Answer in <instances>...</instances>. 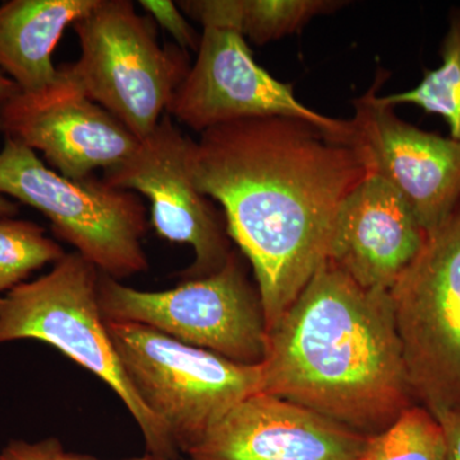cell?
Returning a JSON list of instances; mask_svg holds the SVG:
<instances>
[{
	"label": "cell",
	"mask_w": 460,
	"mask_h": 460,
	"mask_svg": "<svg viewBox=\"0 0 460 460\" xmlns=\"http://www.w3.org/2000/svg\"><path fill=\"white\" fill-rule=\"evenodd\" d=\"M18 211H20L18 202L0 193V219H3V217H14Z\"/></svg>",
	"instance_id": "24"
},
{
	"label": "cell",
	"mask_w": 460,
	"mask_h": 460,
	"mask_svg": "<svg viewBox=\"0 0 460 460\" xmlns=\"http://www.w3.org/2000/svg\"><path fill=\"white\" fill-rule=\"evenodd\" d=\"M189 141L172 118L163 115L156 128L123 163L105 171L102 180L114 189L147 198L157 235L192 248L195 259L183 274L190 280L219 271L232 251L210 199L196 189L190 178Z\"/></svg>",
	"instance_id": "10"
},
{
	"label": "cell",
	"mask_w": 460,
	"mask_h": 460,
	"mask_svg": "<svg viewBox=\"0 0 460 460\" xmlns=\"http://www.w3.org/2000/svg\"><path fill=\"white\" fill-rule=\"evenodd\" d=\"M60 74L50 87L38 93L18 91L0 104V133L40 151L68 180H84L95 169L119 165L140 140L87 98L62 69Z\"/></svg>",
	"instance_id": "12"
},
{
	"label": "cell",
	"mask_w": 460,
	"mask_h": 460,
	"mask_svg": "<svg viewBox=\"0 0 460 460\" xmlns=\"http://www.w3.org/2000/svg\"><path fill=\"white\" fill-rule=\"evenodd\" d=\"M387 75L378 69L371 89L354 99V145L362 148L371 172L394 187L429 233L460 204V142L423 131L383 104L378 91Z\"/></svg>",
	"instance_id": "11"
},
{
	"label": "cell",
	"mask_w": 460,
	"mask_h": 460,
	"mask_svg": "<svg viewBox=\"0 0 460 460\" xmlns=\"http://www.w3.org/2000/svg\"><path fill=\"white\" fill-rule=\"evenodd\" d=\"M136 394L187 453L217 420L261 392V366L229 361L133 323L107 321Z\"/></svg>",
	"instance_id": "5"
},
{
	"label": "cell",
	"mask_w": 460,
	"mask_h": 460,
	"mask_svg": "<svg viewBox=\"0 0 460 460\" xmlns=\"http://www.w3.org/2000/svg\"><path fill=\"white\" fill-rule=\"evenodd\" d=\"M0 193L40 211L57 237L71 243L102 274L122 279L147 270L142 247L146 210L135 192L114 189L93 175L68 180L45 165L31 148L4 138Z\"/></svg>",
	"instance_id": "6"
},
{
	"label": "cell",
	"mask_w": 460,
	"mask_h": 460,
	"mask_svg": "<svg viewBox=\"0 0 460 460\" xmlns=\"http://www.w3.org/2000/svg\"><path fill=\"white\" fill-rule=\"evenodd\" d=\"M261 392L372 438L419 404L389 292L326 260L268 332Z\"/></svg>",
	"instance_id": "2"
},
{
	"label": "cell",
	"mask_w": 460,
	"mask_h": 460,
	"mask_svg": "<svg viewBox=\"0 0 460 460\" xmlns=\"http://www.w3.org/2000/svg\"><path fill=\"white\" fill-rule=\"evenodd\" d=\"M440 57V66L425 69L413 89L380 96V102L394 108L416 105L426 113L440 115L449 127V137L460 142V7L452 8L447 17Z\"/></svg>",
	"instance_id": "17"
},
{
	"label": "cell",
	"mask_w": 460,
	"mask_h": 460,
	"mask_svg": "<svg viewBox=\"0 0 460 460\" xmlns=\"http://www.w3.org/2000/svg\"><path fill=\"white\" fill-rule=\"evenodd\" d=\"M98 0H9L0 4V71L21 93H38L59 80L53 51L66 27Z\"/></svg>",
	"instance_id": "15"
},
{
	"label": "cell",
	"mask_w": 460,
	"mask_h": 460,
	"mask_svg": "<svg viewBox=\"0 0 460 460\" xmlns=\"http://www.w3.org/2000/svg\"><path fill=\"white\" fill-rule=\"evenodd\" d=\"M99 302L104 320L141 323L241 365L265 359L261 299L234 252L219 271L162 292L135 289L100 272Z\"/></svg>",
	"instance_id": "7"
},
{
	"label": "cell",
	"mask_w": 460,
	"mask_h": 460,
	"mask_svg": "<svg viewBox=\"0 0 460 460\" xmlns=\"http://www.w3.org/2000/svg\"><path fill=\"white\" fill-rule=\"evenodd\" d=\"M187 166L252 266L269 332L328 260L339 208L371 172L367 157L302 120L263 117L190 138Z\"/></svg>",
	"instance_id": "1"
},
{
	"label": "cell",
	"mask_w": 460,
	"mask_h": 460,
	"mask_svg": "<svg viewBox=\"0 0 460 460\" xmlns=\"http://www.w3.org/2000/svg\"><path fill=\"white\" fill-rule=\"evenodd\" d=\"M138 3L151 20L154 18L157 25L171 33L181 49L199 50L201 35L190 26L175 3L171 0H140Z\"/></svg>",
	"instance_id": "20"
},
{
	"label": "cell",
	"mask_w": 460,
	"mask_h": 460,
	"mask_svg": "<svg viewBox=\"0 0 460 460\" xmlns=\"http://www.w3.org/2000/svg\"><path fill=\"white\" fill-rule=\"evenodd\" d=\"M432 414L443 429L445 460H460V411H440Z\"/></svg>",
	"instance_id": "22"
},
{
	"label": "cell",
	"mask_w": 460,
	"mask_h": 460,
	"mask_svg": "<svg viewBox=\"0 0 460 460\" xmlns=\"http://www.w3.org/2000/svg\"><path fill=\"white\" fill-rule=\"evenodd\" d=\"M195 20L204 26L198 58L175 91L169 114L199 133L248 118H290L354 145L353 120L326 117L302 104L292 84L257 65L237 26L206 14Z\"/></svg>",
	"instance_id": "9"
},
{
	"label": "cell",
	"mask_w": 460,
	"mask_h": 460,
	"mask_svg": "<svg viewBox=\"0 0 460 460\" xmlns=\"http://www.w3.org/2000/svg\"><path fill=\"white\" fill-rule=\"evenodd\" d=\"M99 277L98 268L80 253H66L47 275L9 290L0 296V344L35 339L57 348L119 396L148 454L175 460L180 449L123 370L100 308Z\"/></svg>",
	"instance_id": "3"
},
{
	"label": "cell",
	"mask_w": 460,
	"mask_h": 460,
	"mask_svg": "<svg viewBox=\"0 0 460 460\" xmlns=\"http://www.w3.org/2000/svg\"><path fill=\"white\" fill-rule=\"evenodd\" d=\"M63 248L30 220L0 219V293L9 292L33 271L65 257Z\"/></svg>",
	"instance_id": "19"
},
{
	"label": "cell",
	"mask_w": 460,
	"mask_h": 460,
	"mask_svg": "<svg viewBox=\"0 0 460 460\" xmlns=\"http://www.w3.org/2000/svg\"><path fill=\"white\" fill-rule=\"evenodd\" d=\"M343 4L337 0H193L199 11L234 23L257 47L301 31L313 18Z\"/></svg>",
	"instance_id": "16"
},
{
	"label": "cell",
	"mask_w": 460,
	"mask_h": 460,
	"mask_svg": "<svg viewBox=\"0 0 460 460\" xmlns=\"http://www.w3.org/2000/svg\"><path fill=\"white\" fill-rule=\"evenodd\" d=\"M368 440L302 405L256 393L186 454L190 460H358Z\"/></svg>",
	"instance_id": "13"
},
{
	"label": "cell",
	"mask_w": 460,
	"mask_h": 460,
	"mask_svg": "<svg viewBox=\"0 0 460 460\" xmlns=\"http://www.w3.org/2000/svg\"><path fill=\"white\" fill-rule=\"evenodd\" d=\"M414 398L460 411V204L389 292Z\"/></svg>",
	"instance_id": "8"
},
{
	"label": "cell",
	"mask_w": 460,
	"mask_h": 460,
	"mask_svg": "<svg viewBox=\"0 0 460 460\" xmlns=\"http://www.w3.org/2000/svg\"><path fill=\"white\" fill-rule=\"evenodd\" d=\"M20 91L16 84L0 71V104L7 102Z\"/></svg>",
	"instance_id": "23"
},
{
	"label": "cell",
	"mask_w": 460,
	"mask_h": 460,
	"mask_svg": "<svg viewBox=\"0 0 460 460\" xmlns=\"http://www.w3.org/2000/svg\"><path fill=\"white\" fill-rule=\"evenodd\" d=\"M426 235L394 187L370 172L339 208L328 260L358 286L390 292Z\"/></svg>",
	"instance_id": "14"
},
{
	"label": "cell",
	"mask_w": 460,
	"mask_h": 460,
	"mask_svg": "<svg viewBox=\"0 0 460 460\" xmlns=\"http://www.w3.org/2000/svg\"><path fill=\"white\" fill-rule=\"evenodd\" d=\"M65 453L57 438H48L38 443L11 441L0 453V460H60Z\"/></svg>",
	"instance_id": "21"
},
{
	"label": "cell",
	"mask_w": 460,
	"mask_h": 460,
	"mask_svg": "<svg viewBox=\"0 0 460 460\" xmlns=\"http://www.w3.org/2000/svg\"><path fill=\"white\" fill-rule=\"evenodd\" d=\"M74 29L80 58L60 69L138 140L147 137L189 74L187 51L162 47L155 22L129 0H98Z\"/></svg>",
	"instance_id": "4"
},
{
	"label": "cell",
	"mask_w": 460,
	"mask_h": 460,
	"mask_svg": "<svg viewBox=\"0 0 460 460\" xmlns=\"http://www.w3.org/2000/svg\"><path fill=\"white\" fill-rule=\"evenodd\" d=\"M60 460H102L93 458V456H84V454H75V453H63L62 456H60ZM123 460H168L165 458H162V456H154V454H146L145 456H140V458H132V459H123Z\"/></svg>",
	"instance_id": "25"
},
{
	"label": "cell",
	"mask_w": 460,
	"mask_h": 460,
	"mask_svg": "<svg viewBox=\"0 0 460 460\" xmlns=\"http://www.w3.org/2000/svg\"><path fill=\"white\" fill-rule=\"evenodd\" d=\"M358 460H445L443 429L428 408L411 405L370 438Z\"/></svg>",
	"instance_id": "18"
}]
</instances>
